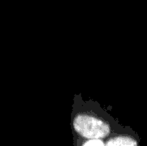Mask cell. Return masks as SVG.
I'll use <instances>...</instances> for the list:
<instances>
[{
	"mask_svg": "<svg viewBox=\"0 0 147 146\" xmlns=\"http://www.w3.org/2000/svg\"><path fill=\"white\" fill-rule=\"evenodd\" d=\"M72 129L78 136L84 139H103L111 131L107 122L84 111H77L72 115Z\"/></svg>",
	"mask_w": 147,
	"mask_h": 146,
	"instance_id": "obj_1",
	"label": "cell"
},
{
	"mask_svg": "<svg viewBox=\"0 0 147 146\" xmlns=\"http://www.w3.org/2000/svg\"><path fill=\"white\" fill-rule=\"evenodd\" d=\"M108 146H136L137 141L130 136H117L108 139L105 143Z\"/></svg>",
	"mask_w": 147,
	"mask_h": 146,
	"instance_id": "obj_2",
	"label": "cell"
},
{
	"mask_svg": "<svg viewBox=\"0 0 147 146\" xmlns=\"http://www.w3.org/2000/svg\"><path fill=\"white\" fill-rule=\"evenodd\" d=\"M83 146H104L105 142L101 138H91L86 139L85 141L82 142Z\"/></svg>",
	"mask_w": 147,
	"mask_h": 146,
	"instance_id": "obj_3",
	"label": "cell"
}]
</instances>
